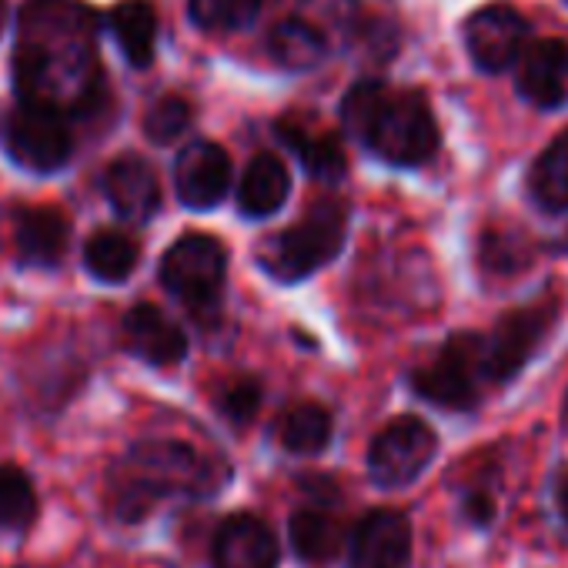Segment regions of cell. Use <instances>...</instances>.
<instances>
[{"label": "cell", "mask_w": 568, "mask_h": 568, "mask_svg": "<svg viewBox=\"0 0 568 568\" xmlns=\"http://www.w3.org/2000/svg\"><path fill=\"white\" fill-rule=\"evenodd\" d=\"M14 88L21 101L64 118H91L104 104L98 21L81 0H28L18 18Z\"/></svg>", "instance_id": "obj_1"}, {"label": "cell", "mask_w": 568, "mask_h": 568, "mask_svg": "<svg viewBox=\"0 0 568 568\" xmlns=\"http://www.w3.org/2000/svg\"><path fill=\"white\" fill-rule=\"evenodd\" d=\"M231 468L187 442H138L108 475V515L121 525L144 521L164 498H207L221 491Z\"/></svg>", "instance_id": "obj_2"}, {"label": "cell", "mask_w": 568, "mask_h": 568, "mask_svg": "<svg viewBox=\"0 0 568 568\" xmlns=\"http://www.w3.org/2000/svg\"><path fill=\"white\" fill-rule=\"evenodd\" d=\"M348 131L382 161L415 168L438 151V124L418 91H392L382 81H362L342 104Z\"/></svg>", "instance_id": "obj_3"}, {"label": "cell", "mask_w": 568, "mask_h": 568, "mask_svg": "<svg viewBox=\"0 0 568 568\" xmlns=\"http://www.w3.org/2000/svg\"><path fill=\"white\" fill-rule=\"evenodd\" d=\"M348 234V211L338 201H318L305 221L295 227L271 234L257 244L261 267L277 281H302L322 264H328Z\"/></svg>", "instance_id": "obj_4"}, {"label": "cell", "mask_w": 568, "mask_h": 568, "mask_svg": "<svg viewBox=\"0 0 568 568\" xmlns=\"http://www.w3.org/2000/svg\"><path fill=\"white\" fill-rule=\"evenodd\" d=\"M227 277V251L211 234H184L161 257V284L187 308H214Z\"/></svg>", "instance_id": "obj_5"}, {"label": "cell", "mask_w": 568, "mask_h": 568, "mask_svg": "<svg viewBox=\"0 0 568 568\" xmlns=\"http://www.w3.org/2000/svg\"><path fill=\"white\" fill-rule=\"evenodd\" d=\"M435 452L438 435L432 425L415 415H402L375 435L368 448V475L382 488H405L432 465Z\"/></svg>", "instance_id": "obj_6"}, {"label": "cell", "mask_w": 568, "mask_h": 568, "mask_svg": "<svg viewBox=\"0 0 568 568\" xmlns=\"http://www.w3.org/2000/svg\"><path fill=\"white\" fill-rule=\"evenodd\" d=\"M4 148L21 168L48 174L71 158L74 141L64 114L31 101H18V108L4 121Z\"/></svg>", "instance_id": "obj_7"}, {"label": "cell", "mask_w": 568, "mask_h": 568, "mask_svg": "<svg viewBox=\"0 0 568 568\" xmlns=\"http://www.w3.org/2000/svg\"><path fill=\"white\" fill-rule=\"evenodd\" d=\"M481 378H485L481 342L471 335H458L438 352L435 362L422 365L412 375V388L432 405H442L452 412H468L478 402Z\"/></svg>", "instance_id": "obj_8"}, {"label": "cell", "mask_w": 568, "mask_h": 568, "mask_svg": "<svg viewBox=\"0 0 568 568\" xmlns=\"http://www.w3.org/2000/svg\"><path fill=\"white\" fill-rule=\"evenodd\" d=\"M551 322H555V312L551 308H538V305L505 315L495 325V332L481 342L485 378L488 382L515 378L531 362V355L538 352V345L548 335Z\"/></svg>", "instance_id": "obj_9"}, {"label": "cell", "mask_w": 568, "mask_h": 568, "mask_svg": "<svg viewBox=\"0 0 568 568\" xmlns=\"http://www.w3.org/2000/svg\"><path fill=\"white\" fill-rule=\"evenodd\" d=\"M465 48L478 71L501 74L525 54L528 21L508 4L481 8L465 21Z\"/></svg>", "instance_id": "obj_10"}, {"label": "cell", "mask_w": 568, "mask_h": 568, "mask_svg": "<svg viewBox=\"0 0 568 568\" xmlns=\"http://www.w3.org/2000/svg\"><path fill=\"white\" fill-rule=\"evenodd\" d=\"M412 521L395 508L368 511L348 538V568H408Z\"/></svg>", "instance_id": "obj_11"}, {"label": "cell", "mask_w": 568, "mask_h": 568, "mask_svg": "<svg viewBox=\"0 0 568 568\" xmlns=\"http://www.w3.org/2000/svg\"><path fill=\"white\" fill-rule=\"evenodd\" d=\"M231 187V158L214 141H191L174 161V191L181 204L207 211L224 201Z\"/></svg>", "instance_id": "obj_12"}, {"label": "cell", "mask_w": 568, "mask_h": 568, "mask_svg": "<svg viewBox=\"0 0 568 568\" xmlns=\"http://www.w3.org/2000/svg\"><path fill=\"white\" fill-rule=\"evenodd\" d=\"M211 561L214 568H277L281 551L271 525L251 511L227 515L211 545Z\"/></svg>", "instance_id": "obj_13"}, {"label": "cell", "mask_w": 568, "mask_h": 568, "mask_svg": "<svg viewBox=\"0 0 568 568\" xmlns=\"http://www.w3.org/2000/svg\"><path fill=\"white\" fill-rule=\"evenodd\" d=\"M518 94L541 108L551 111L568 98V44L545 38L525 48V54L518 58Z\"/></svg>", "instance_id": "obj_14"}, {"label": "cell", "mask_w": 568, "mask_h": 568, "mask_svg": "<svg viewBox=\"0 0 568 568\" xmlns=\"http://www.w3.org/2000/svg\"><path fill=\"white\" fill-rule=\"evenodd\" d=\"M104 194L111 207L128 221H148L161 207L158 174L138 154H124L104 171Z\"/></svg>", "instance_id": "obj_15"}, {"label": "cell", "mask_w": 568, "mask_h": 568, "mask_svg": "<svg viewBox=\"0 0 568 568\" xmlns=\"http://www.w3.org/2000/svg\"><path fill=\"white\" fill-rule=\"evenodd\" d=\"M124 342L131 355L158 368L178 365L187 355L184 332L171 318H164L154 305H138L124 315Z\"/></svg>", "instance_id": "obj_16"}, {"label": "cell", "mask_w": 568, "mask_h": 568, "mask_svg": "<svg viewBox=\"0 0 568 568\" xmlns=\"http://www.w3.org/2000/svg\"><path fill=\"white\" fill-rule=\"evenodd\" d=\"M68 237H71V227L58 207H28L21 211L18 227H14L18 254L24 264H34V267L58 264L68 251Z\"/></svg>", "instance_id": "obj_17"}, {"label": "cell", "mask_w": 568, "mask_h": 568, "mask_svg": "<svg viewBox=\"0 0 568 568\" xmlns=\"http://www.w3.org/2000/svg\"><path fill=\"white\" fill-rule=\"evenodd\" d=\"M292 194V174L274 154H254L237 187V207L247 217H271Z\"/></svg>", "instance_id": "obj_18"}, {"label": "cell", "mask_w": 568, "mask_h": 568, "mask_svg": "<svg viewBox=\"0 0 568 568\" xmlns=\"http://www.w3.org/2000/svg\"><path fill=\"white\" fill-rule=\"evenodd\" d=\"M108 24H111V34H114L121 54L134 68H148L154 61L158 11L148 4V0H121V4H114V11L108 14Z\"/></svg>", "instance_id": "obj_19"}, {"label": "cell", "mask_w": 568, "mask_h": 568, "mask_svg": "<svg viewBox=\"0 0 568 568\" xmlns=\"http://www.w3.org/2000/svg\"><path fill=\"white\" fill-rule=\"evenodd\" d=\"M288 535H292V548L295 555L305 561V565H332L345 545V531H342V521L332 518L328 511H318V508H302L292 515V525H288Z\"/></svg>", "instance_id": "obj_20"}, {"label": "cell", "mask_w": 568, "mask_h": 568, "mask_svg": "<svg viewBox=\"0 0 568 568\" xmlns=\"http://www.w3.org/2000/svg\"><path fill=\"white\" fill-rule=\"evenodd\" d=\"M267 51L271 58L281 64V68H288V71H308L315 64L325 61L328 54V41L305 21V18H288V21H281L271 38H267Z\"/></svg>", "instance_id": "obj_21"}, {"label": "cell", "mask_w": 568, "mask_h": 568, "mask_svg": "<svg viewBox=\"0 0 568 568\" xmlns=\"http://www.w3.org/2000/svg\"><path fill=\"white\" fill-rule=\"evenodd\" d=\"M277 442L292 455H318L332 442V415L315 402L295 405L277 422Z\"/></svg>", "instance_id": "obj_22"}, {"label": "cell", "mask_w": 568, "mask_h": 568, "mask_svg": "<svg viewBox=\"0 0 568 568\" xmlns=\"http://www.w3.org/2000/svg\"><path fill=\"white\" fill-rule=\"evenodd\" d=\"M528 187L538 207L558 214L568 207V131L558 134L531 164Z\"/></svg>", "instance_id": "obj_23"}, {"label": "cell", "mask_w": 568, "mask_h": 568, "mask_svg": "<svg viewBox=\"0 0 568 568\" xmlns=\"http://www.w3.org/2000/svg\"><path fill=\"white\" fill-rule=\"evenodd\" d=\"M84 264L98 281H128L131 271L138 267V244L121 231H98L84 244Z\"/></svg>", "instance_id": "obj_24"}, {"label": "cell", "mask_w": 568, "mask_h": 568, "mask_svg": "<svg viewBox=\"0 0 568 568\" xmlns=\"http://www.w3.org/2000/svg\"><path fill=\"white\" fill-rule=\"evenodd\" d=\"M38 518V491L24 468L0 465V531L24 535Z\"/></svg>", "instance_id": "obj_25"}, {"label": "cell", "mask_w": 568, "mask_h": 568, "mask_svg": "<svg viewBox=\"0 0 568 568\" xmlns=\"http://www.w3.org/2000/svg\"><path fill=\"white\" fill-rule=\"evenodd\" d=\"M277 131H281L284 141H288V148H292L295 154H302L305 168H308L318 181H338V178H345L348 161H345L342 144H338L332 134H308V131L292 128V124H281Z\"/></svg>", "instance_id": "obj_26"}, {"label": "cell", "mask_w": 568, "mask_h": 568, "mask_svg": "<svg viewBox=\"0 0 568 568\" xmlns=\"http://www.w3.org/2000/svg\"><path fill=\"white\" fill-rule=\"evenodd\" d=\"M264 0H187V14L201 31L231 34L254 24Z\"/></svg>", "instance_id": "obj_27"}, {"label": "cell", "mask_w": 568, "mask_h": 568, "mask_svg": "<svg viewBox=\"0 0 568 568\" xmlns=\"http://www.w3.org/2000/svg\"><path fill=\"white\" fill-rule=\"evenodd\" d=\"M298 18H305L328 48L345 44L358 31V0H302Z\"/></svg>", "instance_id": "obj_28"}, {"label": "cell", "mask_w": 568, "mask_h": 568, "mask_svg": "<svg viewBox=\"0 0 568 568\" xmlns=\"http://www.w3.org/2000/svg\"><path fill=\"white\" fill-rule=\"evenodd\" d=\"M187 128H191V104L184 98H178V94H168V98L154 101L151 111L144 114V134L154 144H171Z\"/></svg>", "instance_id": "obj_29"}, {"label": "cell", "mask_w": 568, "mask_h": 568, "mask_svg": "<svg viewBox=\"0 0 568 568\" xmlns=\"http://www.w3.org/2000/svg\"><path fill=\"white\" fill-rule=\"evenodd\" d=\"M261 408V385L254 378H234L221 388L217 395V412L231 422V425H247Z\"/></svg>", "instance_id": "obj_30"}, {"label": "cell", "mask_w": 568, "mask_h": 568, "mask_svg": "<svg viewBox=\"0 0 568 568\" xmlns=\"http://www.w3.org/2000/svg\"><path fill=\"white\" fill-rule=\"evenodd\" d=\"M462 515L475 525V528H488L495 521V498L488 491H468L462 501Z\"/></svg>", "instance_id": "obj_31"}, {"label": "cell", "mask_w": 568, "mask_h": 568, "mask_svg": "<svg viewBox=\"0 0 568 568\" xmlns=\"http://www.w3.org/2000/svg\"><path fill=\"white\" fill-rule=\"evenodd\" d=\"M555 498H558V511H561V518H565V525H568V475L558 481V491H555Z\"/></svg>", "instance_id": "obj_32"}, {"label": "cell", "mask_w": 568, "mask_h": 568, "mask_svg": "<svg viewBox=\"0 0 568 568\" xmlns=\"http://www.w3.org/2000/svg\"><path fill=\"white\" fill-rule=\"evenodd\" d=\"M0 21H4V0H0Z\"/></svg>", "instance_id": "obj_33"}, {"label": "cell", "mask_w": 568, "mask_h": 568, "mask_svg": "<svg viewBox=\"0 0 568 568\" xmlns=\"http://www.w3.org/2000/svg\"><path fill=\"white\" fill-rule=\"evenodd\" d=\"M565 4H568V0H565Z\"/></svg>", "instance_id": "obj_34"}]
</instances>
